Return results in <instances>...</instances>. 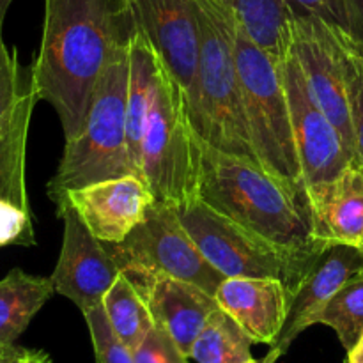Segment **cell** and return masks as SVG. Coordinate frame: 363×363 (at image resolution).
<instances>
[{
	"label": "cell",
	"mask_w": 363,
	"mask_h": 363,
	"mask_svg": "<svg viewBox=\"0 0 363 363\" xmlns=\"http://www.w3.org/2000/svg\"><path fill=\"white\" fill-rule=\"evenodd\" d=\"M41 46L30 66L38 98L59 116L66 140L84 130L92 94L116 46L137 34L131 0H45Z\"/></svg>",
	"instance_id": "6da1fadb"
},
{
	"label": "cell",
	"mask_w": 363,
	"mask_h": 363,
	"mask_svg": "<svg viewBox=\"0 0 363 363\" xmlns=\"http://www.w3.org/2000/svg\"><path fill=\"white\" fill-rule=\"evenodd\" d=\"M201 169L197 195L245 229L289 248H325L311 197L261 163L213 147L199 135Z\"/></svg>",
	"instance_id": "7a4b0ae2"
},
{
	"label": "cell",
	"mask_w": 363,
	"mask_h": 363,
	"mask_svg": "<svg viewBox=\"0 0 363 363\" xmlns=\"http://www.w3.org/2000/svg\"><path fill=\"white\" fill-rule=\"evenodd\" d=\"M130 43L112 50L92 94L84 130L66 140L59 169L46 186L52 202L71 188L135 174L126 137Z\"/></svg>",
	"instance_id": "3957f363"
},
{
	"label": "cell",
	"mask_w": 363,
	"mask_h": 363,
	"mask_svg": "<svg viewBox=\"0 0 363 363\" xmlns=\"http://www.w3.org/2000/svg\"><path fill=\"white\" fill-rule=\"evenodd\" d=\"M197 16L201 50L195 130L213 147L259 163L245 116L234 48V14L213 0H197Z\"/></svg>",
	"instance_id": "277c9868"
},
{
	"label": "cell",
	"mask_w": 363,
	"mask_h": 363,
	"mask_svg": "<svg viewBox=\"0 0 363 363\" xmlns=\"http://www.w3.org/2000/svg\"><path fill=\"white\" fill-rule=\"evenodd\" d=\"M234 48L245 116L259 163L273 176L307 194L280 60L255 45L236 16Z\"/></svg>",
	"instance_id": "5b68a950"
},
{
	"label": "cell",
	"mask_w": 363,
	"mask_h": 363,
	"mask_svg": "<svg viewBox=\"0 0 363 363\" xmlns=\"http://www.w3.org/2000/svg\"><path fill=\"white\" fill-rule=\"evenodd\" d=\"M140 169L160 204L181 209L199 199V133L191 121L186 92L163 64L142 138Z\"/></svg>",
	"instance_id": "8992f818"
},
{
	"label": "cell",
	"mask_w": 363,
	"mask_h": 363,
	"mask_svg": "<svg viewBox=\"0 0 363 363\" xmlns=\"http://www.w3.org/2000/svg\"><path fill=\"white\" fill-rule=\"evenodd\" d=\"M177 213L202 255L225 279H277L286 284L293 296L326 248L301 250L277 245L215 211L201 199L177 209Z\"/></svg>",
	"instance_id": "52a82bcc"
},
{
	"label": "cell",
	"mask_w": 363,
	"mask_h": 363,
	"mask_svg": "<svg viewBox=\"0 0 363 363\" xmlns=\"http://www.w3.org/2000/svg\"><path fill=\"white\" fill-rule=\"evenodd\" d=\"M121 272L142 269L186 280L215 296L225 277L202 255L181 223L177 209L156 202L142 222L121 243H105Z\"/></svg>",
	"instance_id": "ba28073f"
},
{
	"label": "cell",
	"mask_w": 363,
	"mask_h": 363,
	"mask_svg": "<svg viewBox=\"0 0 363 363\" xmlns=\"http://www.w3.org/2000/svg\"><path fill=\"white\" fill-rule=\"evenodd\" d=\"M280 69L289 101L305 188L315 215L332 184L351 163L358 162L347 149L340 131L308 91L293 50H289L286 59L280 62Z\"/></svg>",
	"instance_id": "9c48e42d"
},
{
	"label": "cell",
	"mask_w": 363,
	"mask_h": 363,
	"mask_svg": "<svg viewBox=\"0 0 363 363\" xmlns=\"http://www.w3.org/2000/svg\"><path fill=\"white\" fill-rule=\"evenodd\" d=\"M350 39L319 18H294L291 21V50L300 62L308 91L360 163L347 92L346 45Z\"/></svg>",
	"instance_id": "30bf717a"
},
{
	"label": "cell",
	"mask_w": 363,
	"mask_h": 363,
	"mask_svg": "<svg viewBox=\"0 0 363 363\" xmlns=\"http://www.w3.org/2000/svg\"><path fill=\"white\" fill-rule=\"evenodd\" d=\"M135 20L163 66L186 92L190 116L197 112L201 50L197 0H131Z\"/></svg>",
	"instance_id": "8fae6325"
},
{
	"label": "cell",
	"mask_w": 363,
	"mask_h": 363,
	"mask_svg": "<svg viewBox=\"0 0 363 363\" xmlns=\"http://www.w3.org/2000/svg\"><path fill=\"white\" fill-rule=\"evenodd\" d=\"M55 209L69 206L91 234L103 243L126 240L156 206V197L145 179L128 174L64 191Z\"/></svg>",
	"instance_id": "7c38bea8"
},
{
	"label": "cell",
	"mask_w": 363,
	"mask_h": 363,
	"mask_svg": "<svg viewBox=\"0 0 363 363\" xmlns=\"http://www.w3.org/2000/svg\"><path fill=\"white\" fill-rule=\"evenodd\" d=\"M55 211L64 222V238L52 273L53 287L84 314L103 303L105 294L121 275V268L105 243L92 236L73 208L64 206Z\"/></svg>",
	"instance_id": "4fadbf2b"
},
{
	"label": "cell",
	"mask_w": 363,
	"mask_h": 363,
	"mask_svg": "<svg viewBox=\"0 0 363 363\" xmlns=\"http://www.w3.org/2000/svg\"><path fill=\"white\" fill-rule=\"evenodd\" d=\"M360 275H363V247L330 243L298 287L282 332L273 342L268 357L277 362V358L287 353L296 337H300L312 325H318V318L326 303L346 284Z\"/></svg>",
	"instance_id": "5bb4252c"
},
{
	"label": "cell",
	"mask_w": 363,
	"mask_h": 363,
	"mask_svg": "<svg viewBox=\"0 0 363 363\" xmlns=\"http://www.w3.org/2000/svg\"><path fill=\"white\" fill-rule=\"evenodd\" d=\"M151 311L155 325L162 326L190 358L191 346L209 315L218 308L215 296L186 280L158 272H123Z\"/></svg>",
	"instance_id": "9a60e30c"
},
{
	"label": "cell",
	"mask_w": 363,
	"mask_h": 363,
	"mask_svg": "<svg viewBox=\"0 0 363 363\" xmlns=\"http://www.w3.org/2000/svg\"><path fill=\"white\" fill-rule=\"evenodd\" d=\"M284 282L264 277H230L220 284L215 300L254 342L273 346L293 303Z\"/></svg>",
	"instance_id": "2e32d148"
},
{
	"label": "cell",
	"mask_w": 363,
	"mask_h": 363,
	"mask_svg": "<svg viewBox=\"0 0 363 363\" xmlns=\"http://www.w3.org/2000/svg\"><path fill=\"white\" fill-rule=\"evenodd\" d=\"M160 74H162V60L149 39L138 28L130 43V82H128L126 106L128 151H130L135 176L138 177H142V138L158 92Z\"/></svg>",
	"instance_id": "e0dca14e"
},
{
	"label": "cell",
	"mask_w": 363,
	"mask_h": 363,
	"mask_svg": "<svg viewBox=\"0 0 363 363\" xmlns=\"http://www.w3.org/2000/svg\"><path fill=\"white\" fill-rule=\"evenodd\" d=\"M319 238L326 243L362 247L363 238V165L351 163L332 184L315 211Z\"/></svg>",
	"instance_id": "ac0fdd59"
},
{
	"label": "cell",
	"mask_w": 363,
	"mask_h": 363,
	"mask_svg": "<svg viewBox=\"0 0 363 363\" xmlns=\"http://www.w3.org/2000/svg\"><path fill=\"white\" fill-rule=\"evenodd\" d=\"M55 294L52 277L14 268L0 280V347L14 346L34 315Z\"/></svg>",
	"instance_id": "d6986e66"
},
{
	"label": "cell",
	"mask_w": 363,
	"mask_h": 363,
	"mask_svg": "<svg viewBox=\"0 0 363 363\" xmlns=\"http://www.w3.org/2000/svg\"><path fill=\"white\" fill-rule=\"evenodd\" d=\"M236 16L252 41L282 62L291 50V14L286 0H213Z\"/></svg>",
	"instance_id": "ffe728a7"
},
{
	"label": "cell",
	"mask_w": 363,
	"mask_h": 363,
	"mask_svg": "<svg viewBox=\"0 0 363 363\" xmlns=\"http://www.w3.org/2000/svg\"><path fill=\"white\" fill-rule=\"evenodd\" d=\"M39 101L35 85L21 105L20 113L9 130L0 133V199L9 201L30 211L25 183V160H27V138L32 112Z\"/></svg>",
	"instance_id": "44dd1931"
},
{
	"label": "cell",
	"mask_w": 363,
	"mask_h": 363,
	"mask_svg": "<svg viewBox=\"0 0 363 363\" xmlns=\"http://www.w3.org/2000/svg\"><path fill=\"white\" fill-rule=\"evenodd\" d=\"M103 311L121 342L131 351L140 346L155 326L147 303L123 272L103 298Z\"/></svg>",
	"instance_id": "7402d4cb"
},
{
	"label": "cell",
	"mask_w": 363,
	"mask_h": 363,
	"mask_svg": "<svg viewBox=\"0 0 363 363\" xmlns=\"http://www.w3.org/2000/svg\"><path fill=\"white\" fill-rule=\"evenodd\" d=\"M247 332L222 308H216L191 346L190 358L197 363H247L252 360Z\"/></svg>",
	"instance_id": "603a6c76"
},
{
	"label": "cell",
	"mask_w": 363,
	"mask_h": 363,
	"mask_svg": "<svg viewBox=\"0 0 363 363\" xmlns=\"http://www.w3.org/2000/svg\"><path fill=\"white\" fill-rule=\"evenodd\" d=\"M318 325L330 326L347 353L357 346L363 337V275L346 284L326 303Z\"/></svg>",
	"instance_id": "cb8c5ba5"
},
{
	"label": "cell",
	"mask_w": 363,
	"mask_h": 363,
	"mask_svg": "<svg viewBox=\"0 0 363 363\" xmlns=\"http://www.w3.org/2000/svg\"><path fill=\"white\" fill-rule=\"evenodd\" d=\"M32 89V69H23L20 66L16 50L7 48L4 27H0V133L13 126Z\"/></svg>",
	"instance_id": "d4e9b609"
},
{
	"label": "cell",
	"mask_w": 363,
	"mask_h": 363,
	"mask_svg": "<svg viewBox=\"0 0 363 363\" xmlns=\"http://www.w3.org/2000/svg\"><path fill=\"white\" fill-rule=\"evenodd\" d=\"M84 318L91 333L96 363H135L133 351L121 342L110 326L103 311V303L96 305L91 311H85Z\"/></svg>",
	"instance_id": "484cf974"
},
{
	"label": "cell",
	"mask_w": 363,
	"mask_h": 363,
	"mask_svg": "<svg viewBox=\"0 0 363 363\" xmlns=\"http://www.w3.org/2000/svg\"><path fill=\"white\" fill-rule=\"evenodd\" d=\"M347 92H350L351 121H353L357 149L363 165V50L350 39L346 45Z\"/></svg>",
	"instance_id": "4316f807"
},
{
	"label": "cell",
	"mask_w": 363,
	"mask_h": 363,
	"mask_svg": "<svg viewBox=\"0 0 363 363\" xmlns=\"http://www.w3.org/2000/svg\"><path fill=\"white\" fill-rule=\"evenodd\" d=\"M291 20L314 16L351 38L347 0H286Z\"/></svg>",
	"instance_id": "83f0119b"
},
{
	"label": "cell",
	"mask_w": 363,
	"mask_h": 363,
	"mask_svg": "<svg viewBox=\"0 0 363 363\" xmlns=\"http://www.w3.org/2000/svg\"><path fill=\"white\" fill-rule=\"evenodd\" d=\"M9 245H18V247L35 245L34 225L28 209L0 199V248Z\"/></svg>",
	"instance_id": "f1b7e54d"
},
{
	"label": "cell",
	"mask_w": 363,
	"mask_h": 363,
	"mask_svg": "<svg viewBox=\"0 0 363 363\" xmlns=\"http://www.w3.org/2000/svg\"><path fill=\"white\" fill-rule=\"evenodd\" d=\"M135 363H186L188 358L172 337L155 325L140 346L133 351Z\"/></svg>",
	"instance_id": "f546056e"
},
{
	"label": "cell",
	"mask_w": 363,
	"mask_h": 363,
	"mask_svg": "<svg viewBox=\"0 0 363 363\" xmlns=\"http://www.w3.org/2000/svg\"><path fill=\"white\" fill-rule=\"evenodd\" d=\"M351 39L363 50V0H347Z\"/></svg>",
	"instance_id": "4dcf8cb0"
},
{
	"label": "cell",
	"mask_w": 363,
	"mask_h": 363,
	"mask_svg": "<svg viewBox=\"0 0 363 363\" xmlns=\"http://www.w3.org/2000/svg\"><path fill=\"white\" fill-rule=\"evenodd\" d=\"M4 363H52L45 351H30V350H14Z\"/></svg>",
	"instance_id": "1f68e13d"
},
{
	"label": "cell",
	"mask_w": 363,
	"mask_h": 363,
	"mask_svg": "<svg viewBox=\"0 0 363 363\" xmlns=\"http://www.w3.org/2000/svg\"><path fill=\"white\" fill-rule=\"evenodd\" d=\"M347 363H363V337L357 346L347 353Z\"/></svg>",
	"instance_id": "d6a6232c"
},
{
	"label": "cell",
	"mask_w": 363,
	"mask_h": 363,
	"mask_svg": "<svg viewBox=\"0 0 363 363\" xmlns=\"http://www.w3.org/2000/svg\"><path fill=\"white\" fill-rule=\"evenodd\" d=\"M13 0H0V27H4V20H6V13Z\"/></svg>",
	"instance_id": "836d02e7"
},
{
	"label": "cell",
	"mask_w": 363,
	"mask_h": 363,
	"mask_svg": "<svg viewBox=\"0 0 363 363\" xmlns=\"http://www.w3.org/2000/svg\"><path fill=\"white\" fill-rule=\"evenodd\" d=\"M14 350H16V347H14V346H11V347H0V363L6 362V358L9 357V354L13 353Z\"/></svg>",
	"instance_id": "e575fe53"
},
{
	"label": "cell",
	"mask_w": 363,
	"mask_h": 363,
	"mask_svg": "<svg viewBox=\"0 0 363 363\" xmlns=\"http://www.w3.org/2000/svg\"><path fill=\"white\" fill-rule=\"evenodd\" d=\"M247 363H275V360H272V358H269V357H266L262 362H259V360H255V358H252V360H248Z\"/></svg>",
	"instance_id": "d590c367"
},
{
	"label": "cell",
	"mask_w": 363,
	"mask_h": 363,
	"mask_svg": "<svg viewBox=\"0 0 363 363\" xmlns=\"http://www.w3.org/2000/svg\"><path fill=\"white\" fill-rule=\"evenodd\" d=\"M362 247H363V238H362Z\"/></svg>",
	"instance_id": "8d00e7d4"
},
{
	"label": "cell",
	"mask_w": 363,
	"mask_h": 363,
	"mask_svg": "<svg viewBox=\"0 0 363 363\" xmlns=\"http://www.w3.org/2000/svg\"><path fill=\"white\" fill-rule=\"evenodd\" d=\"M186 363H188V362H186Z\"/></svg>",
	"instance_id": "74e56055"
}]
</instances>
